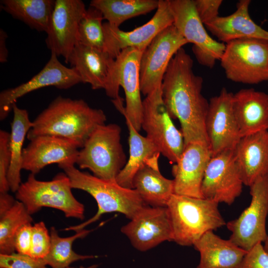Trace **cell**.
<instances>
[{
  "mask_svg": "<svg viewBox=\"0 0 268 268\" xmlns=\"http://www.w3.org/2000/svg\"><path fill=\"white\" fill-rule=\"evenodd\" d=\"M193 63L183 48L177 52L163 77L162 98L171 118L179 121L185 144L209 146L205 130L209 102L202 94L203 79L195 74Z\"/></svg>",
  "mask_w": 268,
  "mask_h": 268,
  "instance_id": "1",
  "label": "cell"
},
{
  "mask_svg": "<svg viewBox=\"0 0 268 268\" xmlns=\"http://www.w3.org/2000/svg\"><path fill=\"white\" fill-rule=\"evenodd\" d=\"M106 120L103 110L91 108L82 99L58 96L32 121L26 137L29 140L38 135L55 136L81 148L93 131Z\"/></svg>",
  "mask_w": 268,
  "mask_h": 268,
  "instance_id": "2",
  "label": "cell"
},
{
  "mask_svg": "<svg viewBox=\"0 0 268 268\" xmlns=\"http://www.w3.org/2000/svg\"><path fill=\"white\" fill-rule=\"evenodd\" d=\"M69 179L72 189L84 191L96 201L98 210L92 217L65 230L76 232L85 229L88 225L98 220L104 214L117 212L131 219L147 205L137 191L119 185L116 181L105 180L77 169L74 165L59 166Z\"/></svg>",
  "mask_w": 268,
  "mask_h": 268,
  "instance_id": "3",
  "label": "cell"
},
{
  "mask_svg": "<svg viewBox=\"0 0 268 268\" xmlns=\"http://www.w3.org/2000/svg\"><path fill=\"white\" fill-rule=\"evenodd\" d=\"M218 203L204 198L173 194L167 202L173 241L190 246L205 233L226 224Z\"/></svg>",
  "mask_w": 268,
  "mask_h": 268,
  "instance_id": "4",
  "label": "cell"
},
{
  "mask_svg": "<svg viewBox=\"0 0 268 268\" xmlns=\"http://www.w3.org/2000/svg\"><path fill=\"white\" fill-rule=\"evenodd\" d=\"M121 128L116 124L97 126L78 151L76 164L102 179L116 181L127 160L121 143Z\"/></svg>",
  "mask_w": 268,
  "mask_h": 268,
  "instance_id": "5",
  "label": "cell"
},
{
  "mask_svg": "<svg viewBox=\"0 0 268 268\" xmlns=\"http://www.w3.org/2000/svg\"><path fill=\"white\" fill-rule=\"evenodd\" d=\"M144 51L123 50L115 59L108 97L124 117L139 132L141 129L142 101L140 84V62Z\"/></svg>",
  "mask_w": 268,
  "mask_h": 268,
  "instance_id": "6",
  "label": "cell"
},
{
  "mask_svg": "<svg viewBox=\"0 0 268 268\" xmlns=\"http://www.w3.org/2000/svg\"><path fill=\"white\" fill-rule=\"evenodd\" d=\"M69 179L64 173L57 174L51 181H40L30 173L15 193L17 200L22 202L32 215L44 207L60 210L67 218L82 220L84 206L73 195Z\"/></svg>",
  "mask_w": 268,
  "mask_h": 268,
  "instance_id": "7",
  "label": "cell"
},
{
  "mask_svg": "<svg viewBox=\"0 0 268 268\" xmlns=\"http://www.w3.org/2000/svg\"><path fill=\"white\" fill-rule=\"evenodd\" d=\"M226 77L235 82L258 84L268 80V40L243 38L225 44L220 60Z\"/></svg>",
  "mask_w": 268,
  "mask_h": 268,
  "instance_id": "8",
  "label": "cell"
},
{
  "mask_svg": "<svg viewBox=\"0 0 268 268\" xmlns=\"http://www.w3.org/2000/svg\"><path fill=\"white\" fill-rule=\"evenodd\" d=\"M141 128L160 154L175 164L185 144L182 133L172 121L162 98V86L142 101Z\"/></svg>",
  "mask_w": 268,
  "mask_h": 268,
  "instance_id": "9",
  "label": "cell"
},
{
  "mask_svg": "<svg viewBox=\"0 0 268 268\" xmlns=\"http://www.w3.org/2000/svg\"><path fill=\"white\" fill-rule=\"evenodd\" d=\"M250 204L236 219L226 223L231 231L229 240L246 251L267 237L268 174L258 178L250 187Z\"/></svg>",
  "mask_w": 268,
  "mask_h": 268,
  "instance_id": "10",
  "label": "cell"
},
{
  "mask_svg": "<svg viewBox=\"0 0 268 268\" xmlns=\"http://www.w3.org/2000/svg\"><path fill=\"white\" fill-rule=\"evenodd\" d=\"M173 25L188 43L201 65L212 68L220 60L225 48L224 43L212 38L207 33L197 12L194 0H169Z\"/></svg>",
  "mask_w": 268,
  "mask_h": 268,
  "instance_id": "11",
  "label": "cell"
},
{
  "mask_svg": "<svg viewBox=\"0 0 268 268\" xmlns=\"http://www.w3.org/2000/svg\"><path fill=\"white\" fill-rule=\"evenodd\" d=\"M188 43L173 24L164 29L153 39L140 59V84L143 95L146 96L161 87L171 59Z\"/></svg>",
  "mask_w": 268,
  "mask_h": 268,
  "instance_id": "12",
  "label": "cell"
},
{
  "mask_svg": "<svg viewBox=\"0 0 268 268\" xmlns=\"http://www.w3.org/2000/svg\"><path fill=\"white\" fill-rule=\"evenodd\" d=\"M233 150L224 151L210 158L201 187L204 199L231 205L240 196L244 184Z\"/></svg>",
  "mask_w": 268,
  "mask_h": 268,
  "instance_id": "13",
  "label": "cell"
},
{
  "mask_svg": "<svg viewBox=\"0 0 268 268\" xmlns=\"http://www.w3.org/2000/svg\"><path fill=\"white\" fill-rule=\"evenodd\" d=\"M173 22L169 0H159L152 17L131 31H124L107 22H104L105 51L115 59L123 50L128 48L144 51L160 32L173 25Z\"/></svg>",
  "mask_w": 268,
  "mask_h": 268,
  "instance_id": "14",
  "label": "cell"
},
{
  "mask_svg": "<svg viewBox=\"0 0 268 268\" xmlns=\"http://www.w3.org/2000/svg\"><path fill=\"white\" fill-rule=\"evenodd\" d=\"M86 9L81 0H55L46 43L51 53L66 62L78 43L79 25Z\"/></svg>",
  "mask_w": 268,
  "mask_h": 268,
  "instance_id": "15",
  "label": "cell"
},
{
  "mask_svg": "<svg viewBox=\"0 0 268 268\" xmlns=\"http://www.w3.org/2000/svg\"><path fill=\"white\" fill-rule=\"evenodd\" d=\"M233 93L222 88L212 97L205 120V130L212 156L234 150L241 138L233 108Z\"/></svg>",
  "mask_w": 268,
  "mask_h": 268,
  "instance_id": "16",
  "label": "cell"
},
{
  "mask_svg": "<svg viewBox=\"0 0 268 268\" xmlns=\"http://www.w3.org/2000/svg\"><path fill=\"white\" fill-rule=\"evenodd\" d=\"M82 82L75 70L62 64L54 53L44 67L29 80L15 87L2 90L0 93V120L5 119L12 106L24 95L41 88L54 86L67 89Z\"/></svg>",
  "mask_w": 268,
  "mask_h": 268,
  "instance_id": "17",
  "label": "cell"
},
{
  "mask_svg": "<svg viewBox=\"0 0 268 268\" xmlns=\"http://www.w3.org/2000/svg\"><path fill=\"white\" fill-rule=\"evenodd\" d=\"M121 231L136 250L144 252L164 241H173L172 230L167 207L146 205Z\"/></svg>",
  "mask_w": 268,
  "mask_h": 268,
  "instance_id": "18",
  "label": "cell"
},
{
  "mask_svg": "<svg viewBox=\"0 0 268 268\" xmlns=\"http://www.w3.org/2000/svg\"><path fill=\"white\" fill-rule=\"evenodd\" d=\"M23 148L22 168L36 175L53 163L76 164L79 147L68 139L49 135L36 136Z\"/></svg>",
  "mask_w": 268,
  "mask_h": 268,
  "instance_id": "19",
  "label": "cell"
},
{
  "mask_svg": "<svg viewBox=\"0 0 268 268\" xmlns=\"http://www.w3.org/2000/svg\"><path fill=\"white\" fill-rule=\"evenodd\" d=\"M212 156L209 146L201 142L186 144L179 159L174 164V194L203 198L201 187L207 163Z\"/></svg>",
  "mask_w": 268,
  "mask_h": 268,
  "instance_id": "20",
  "label": "cell"
},
{
  "mask_svg": "<svg viewBox=\"0 0 268 268\" xmlns=\"http://www.w3.org/2000/svg\"><path fill=\"white\" fill-rule=\"evenodd\" d=\"M73 68L82 83L93 90L110 89L115 59L106 52L78 43L66 62Z\"/></svg>",
  "mask_w": 268,
  "mask_h": 268,
  "instance_id": "21",
  "label": "cell"
},
{
  "mask_svg": "<svg viewBox=\"0 0 268 268\" xmlns=\"http://www.w3.org/2000/svg\"><path fill=\"white\" fill-rule=\"evenodd\" d=\"M233 152L244 185L250 187L268 174V131L242 137Z\"/></svg>",
  "mask_w": 268,
  "mask_h": 268,
  "instance_id": "22",
  "label": "cell"
},
{
  "mask_svg": "<svg viewBox=\"0 0 268 268\" xmlns=\"http://www.w3.org/2000/svg\"><path fill=\"white\" fill-rule=\"evenodd\" d=\"M233 108L241 137L268 131V93L241 89L233 94Z\"/></svg>",
  "mask_w": 268,
  "mask_h": 268,
  "instance_id": "23",
  "label": "cell"
},
{
  "mask_svg": "<svg viewBox=\"0 0 268 268\" xmlns=\"http://www.w3.org/2000/svg\"><path fill=\"white\" fill-rule=\"evenodd\" d=\"M250 0H241L236 10L227 16H218L204 24L210 33L226 43L243 38H257L268 40V31L257 24L249 13Z\"/></svg>",
  "mask_w": 268,
  "mask_h": 268,
  "instance_id": "24",
  "label": "cell"
},
{
  "mask_svg": "<svg viewBox=\"0 0 268 268\" xmlns=\"http://www.w3.org/2000/svg\"><path fill=\"white\" fill-rule=\"evenodd\" d=\"M193 246L200 254L197 268H238L247 252L213 231L205 233Z\"/></svg>",
  "mask_w": 268,
  "mask_h": 268,
  "instance_id": "25",
  "label": "cell"
},
{
  "mask_svg": "<svg viewBox=\"0 0 268 268\" xmlns=\"http://www.w3.org/2000/svg\"><path fill=\"white\" fill-rule=\"evenodd\" d=\"M159 157L151 158L137 171L133 179V187L147 205L166 207L174 194V181L161 174Z\"/></svg>",
  "mask_w": 268,
  "mask_h": 268,
  "instance_id": "26",
  "label": "cell"
},
{
  "mask_svg": "<svg viewBox=\"0 0 268 268\" xmlns=\"http://www.w3.org/2000/svg\"><path fill=\"white\" fill-rule=\"evenodd\" d=\"M124 117L129 131V157L116 181L123 187L133 189V179L137 171L160 153L149 138L139 134L130 120Z\"/></svg>",
  "mask_w": 268,
  "mask_h": 268,
  "instance_id": "27",
  "label": "cell"
},
{
  "mask_svg": "<svg viewBox=\"0 0 268 268\" xmlns=\"http://www.w3.org/2000/svg\"><path fill=\"white\" fill-rule=\"evenodd\" d=\"M13 120L10 133L9 147L11 155V163L7 174L10 190L16 193L21 183L23 145L24 139L33 126L27 111L19 108L16 103L12 106Z\"/></svg>",
  "mask_w": 268,
  "mask_h": 268,
  "instance_id": "28",
  "label": "cell"
},
{
  "mask_svg": "<svg viewBox=\"0 0 268 268\" xmlns=\"http://www.w3.org/2000/svg\"><path fill=\"white\" fill-rule=\"evenodd\" d=\"M55 0H2L1 7L30 28L46 33Z\"/></svg>",
  "mask_w": 268,
  "mask_h": 268,
  "instance_id": "29",
  "label": "cell"
},
{
  "mask_svg": "<svg viewBox=\"0 0 268 268\" xmlns=\"http://www.w3.org/2000/svg\"><path fill=\"white\" fill-rule=\"evenodd\" d=\"M159 0H92L90 6L98 9L111 25L119 27L125 21L146 14L158 6Z\"/></svg>",
  "mask_w": 268,
  "mask_h": 268,
  "instance_id": "30",
  "label": "cell"
},
{
  "mask_svg": "<svg viewBox=\"0 0 268 268\" xmlns=\"http://www.w3.org/2000/svg\"><path fill=\"white\" fill-rule=\"evenodd\" d=\"M90 230L83 229L75 232V234L67 237H61L54 227L50 230L51 246L47 255L40 259L46 266L52 268H67L72 263L79 260L93 259L92 255H82L76 253L72 248L75 240L87 236Z\"/></svg>",
  "mask_w": 268,
  "mask_h": 268,
  "instance_id": "31",
  "label": "cell"
},
{
  "mask_svg": "<svg viewBox=\"0 0 268 268\" xmlns=\"http://www.w3.org/2000/svg\"><path fill=\"white\" fill-rule=\"evenodd\" d=\"M31 215L24 204L16 200L14 204L0 214V254L10 255L15 252L14 239L18 230L31 223Z\"/></svg>",
  "mask_w": 268,
  "mask_h": 268,
  "instance_id": "32",
  "label": "cell"
},
{
  "mask_svg": "<svg viewBox=\"0 0 268 268\" xmlns=\"http://www.w3.org/2000/svg\"><path fill=\"white\" fill-rule=\"evenodd\" d=\"M103 19L98 9L89 6L79 25L78 43L106 52Z\"/></svg>",
  "mask_w": 268,
  "mask_h": 268,
  "instance_id": "33",
  "label": "cell"
},
{
  "mask_svg": "<svg viewBox=\"0 0 268 268\" xmlns=\"http://www.w3.org/2000/svg\"><path fill=\"white\" fill-rule=\"evenodd\" d=\"M51 246V236L43 221L32 226L31 246L30 256L42 259L48 254Z\"/></svg>",
  "mask_w": 268,
  "mask_h": 268,
  "instance_id": "34",
  "label": "cell"
},
{
  "mask_svg": "<svg viewBox=\"0 0 268 268\" xmlns=\"http://www.w3.org/2000/svg\"><path fill=\"white\" fill-rule=\"evenodd\" d=\"M10 133L0 130V193L10 190L7 174L11 163V155L9 147Z\"/></svg>",
  "mask_w": 268,
  "mask_h": 268,
  "instance_id": "35",
  "label": "cell"
},
{
  "mask_svg": "<svg viewBox=\"0 0 268 268\" xmlns=\"http://www.w3.org/2000/svg\"><path fill=\"white\" fill-rule=\"evenodd\" d=\"M40 259L18 253L10 255L0 254V268H47Z\"/></svg>",
  "mask_w": 268,
  "mask_h": 268,
  "instance_id": "36",
  "label": "cell"
},
{
  "mask_svg": "<svg viewBox=\"0 0 268 268\" xmlns=\"http://www.w3.org/2000/svg\"><path fill=\"white\" fill-rule=\"evenodd\" d=\"M238 268H268V253L262 243H258L247 251Z\"/></svg>",
  "mask_w": 268,
  "mask_h": 268,
  "instance_id": "37",
  "label": "cell"
},
{
  "mask_svg": "<svg viewBox=\"0 0 268 268\" xmlns=\"http://www.w3.org/2000/svg\"><path fill=\"white\" fill-rule=\"evenodd\" d=\"M198 15L204 25L218 16L221 0H194Z\"/></svg>",
  "mask_w": 268,
  "mask_h": 268,
  "instance_id": "38",
  "label": "cell"
},
{
  "mask_svg": "<svg viewBox=\"0 0 268 268\" xmlns=\"http://www.w3.org/2000/svg\"><path fill=\"white\" fill-rule=\"evenodd\" d=\"M32 226L31 223L22 226L17 231L14 239V247L17 253L30 256Z\"/></svg>",
  "mask_w": 268,
  "mask_h": 268,
  "instance_id": "39",
  "label": "cell"
},
{
  "mask_svg": "<svg viewBox=\"0 0 268 268\" xmlns=\"http://www.w3.org/2000/svg\"><path fill=\"white\" fill-rule=\"evenodd\" d=\"M16 200L8 193H0V214L9 209Z\"/></svg>",
  "mask_w": 268,
  "mask_h": 268,
  "instance_id": "40",
  "label": "cell"
},
{
  "mask_svg": "<svg viewBox=\"0 0 268 268\" xmlns=\"http://www.w3.org/2000/svg\"><path fill=\"white\" fill-rule=\"evenodd\" d=\"M7 35L2 29H0V62L3 63L7 61L8 51L6 41Z\"/></svg>",
  "mask_w": 268,
  "mask_h": 268,
  "instance_id": "41",
  "label": "cell"
},
{
  "mask_svg": "<svg viewBox=\"0 0 268 268\" xmlns=\"http://www.w3.org/2000/svg\"><path fill=\"white\" fill-rule=\"evenodd\" d=\"M264 247L265 250L268 253V235L265 241L264 242Z\"/></svg>",
  "mask_w": 268,
  "mask_h": 268,
  "instance_id": "42",
  "label": "cell"
},
{
  "mask_svg": "<svg viewBox=\"0 0 268 268\" xmlns=\"http://www.w3.org/2000/svg\"><path fill=\"white\" fill-rule=\"evenodd\" d=\"M98 265H92L91 266H89L88 267L85 268L83 266H80L78 268H97ZM67 268H71V267H68Z\"/></svg>",
  "mask_w": 268,
  "mask_h": 268,
  "instance_id": "43",
  "label": "cell"
},
{
  "mask_svg": "<svg viewBox=\"0 0 268 268\" xmlns=\"http://www.w3.org/2000/svg\"></svg>",
  "mask_w": 268,
  "mask_h": 268,
  "instance_id": "44",
  "label": "cell"
}]
</instances>
